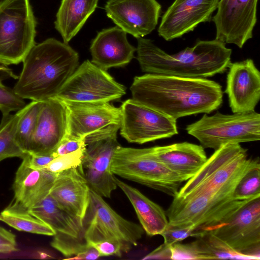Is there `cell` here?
<instances>
[{"label": "cell", "instance_id": "cell-1", "mask_svg": "<svg viewBox=\"0 0 260 260\" xmlns=\"http://www.w3.org/2000/svg\"><path fill=\"white\" fill-rule=\"evenodd\" d=\"M258 164L259 158H249L239 143L215 150L173 197L166 211L169 223L192 227L193 233L224 223L252 200H236L233 193L242 177Z\"/></svg>", "mask_w": 260, "mask_h": 260}, {"label": "cell", "instance_id": "cell-2", "mask_svg": "<svg viewBox=\"0 0 260 260\" xmlns=\"http://www.w3.org/2000/svg\"><path fill=\"white\" fill-rule=\"evenodd\" d=\"M130 90L133 100L176 120L210 113L223 101L221 86L206 78L146 74L134 78Z\"/></svg>", "mask_w": 260, "mask_h": 260}, {"label": "cell", "instance_id": "cell-3", "mask_svg": "<svg viewBox=\"0 0 260 260\" xmlns=\"http://www.w3.org/2000/svg\"><path fill=\"white\" fill-rule=\"evenodd\" d=\"M137 60L142 72L189 78H206L224 73L231 63L232 50L216 40H199L192 47L169 54L153 42L137 38Z\"/></svg>", "mask_w": 260, "mask_h": 260}, {"label": "cell", "instance_id": "cell-4", "mask_svg": "<svg viewBox=\"0 0 260 260\" xmlns=\"http://www.w3.org/2000/svg\"><path fill=\"white\" fill-rule=\"evenodd\" d=\"M78 53L54 38L35 45L23 62L13 88L23 99L42 102L55 97L79 66Z\"/></svg>", "mask_w": 260, "mask_h": 260}, {"label": "cell", "instance_id": "cell-5", "mask_svg": "<svg viewBox=\"0 0 260 260\" xmlns=\"http://www.w3.org/2000/svg\"><path fill=\"white\" fill-rule=\"evenodd\" d=\"M111 171L115 175L174 197L185 181L150 154L149 148L118 147L114 153Z\"/></svg>", "mask_w": 260, "mask_h": 260}, {"label": "cell", "instance_id": "cell-6", "mask_svg": "<svg viewBox=\"0 0 260 260\" xmlns=\"http://www.w3.org/2000/svg\"><path fill=\"white\" fill-rule=\"evenodd\" d=\"M37 22L29 0L0 1V63L23 62L36 45Z\"/></svg>", "mask_w": 260, "mask_h": 260}, {"label": "cell", "instance_id": "cell-7", "mask_svg": "<svg viewBox=\"0 0 260 260\" xmlns=\"http://www.w3.org/2000/svg\"><path fill=\"white\" fill-rule=\"evenodd\" d=\"M185 129L204 149L216 150L228 144L259 141L260 114L255 111L228 115L217 112L212 116L205 114Z\"/></svg>", "mask_w": 260, "mask_h": 260}, {"label": "cell", "instance_id": "cell-8", "mask_svg": "<svg viewBox=\"0 0 260 260\" xmlns=\"http://www.w3.org/2000/svg\"><path fill=\"white\" fill-rule=\"evenodd\" d=\"M83 219L84 238L89 244L109 240L118 243L123 253L136 246L144 231L141 225L125 219L91 189Z\"/></svg>", "mask_w": 260, "mask_h": 260}, {"label": "cell", "instance_id": "cell-9", "mask_svg": "<svg viewBox=\"0 0 260 260\" xmlns=\"http://www.w3.org/2000/svg\"><path fill=\"white\" fill-rule=\"evenodd\" d=\"M120 123L109 125L87 136L81 165L90 188L100 196L109 198L117 188L111 171L114 152L121 146L117 139Z\"/></svg>", "mask_w": 260, "mask_h": 260}, {"label": "cell", "instance_id": "cell-10", "mask_svg": "<svg viewBox=\"0 0 260 260\" xmlns=\"http://www.w3.org/2000/svg\"><path fill=\"white\" fill-rule=\"evenodd\" d=\"M126 93L124 86L89 60L81 64L55 98L71 102H109ZM55 98V97H54Z\"/></svg>", "mask_w": 260, "mask_h": 260}, {"label": "cell", "instance_id": "cell-11", "mask_svg": "<svg viewBox=\"0 0 260 260\" xmlns=\"http://www.w3.org/2000/svg\"><path fill=\"white\" fill-rule=\"evenodd\" d=\"M120 135L129 143L142 144L178 134L176 120L128 99L120 106Z\"/></svg>", "mask_w": 260, "mask_h": 260}, {"label": "cell", "instance_id": "cell-12", "mask_svg": "<svg viewBox=\"0 0 260 260\" xmlns=\"http://www.w3.org/2000/svg\"><path fill=\"white\" fill-rule=\"evenodd\" d=\"M236 251L260 259V197L250 200L211 231Z\"/></svg>", "mask_w": 260, "mask_h": 260}, {"label": "cell", "instance_id": "cell-13", "mask_svg": "<svg viewBox=\"0 0 260 260\" xmlns=\"http://www.w3.org/2000/svg\"><path fill=\"white\" fill-rule=\"evenodd\" d=\"M258 0H219L212 20L215 39L242 48L253 37L257 21Z\"/></svg>", "mask_w": 260, "mask_h": 260}, {"label": "cell", "instance_id": "cell-14", "mask_svg": "<svg viewBox=\"0 0 260 260\" xmlns=\"http://www.w3.org/2000/svg\"><path fill=\"white\" fill-rule=\"evenodd\" d=\"M105 9L117 26L138 38L155 28L161 6L156 0H108Z\"/></svg>", "mask_w": 260, "mask_h": 260}, {"label": "cell", "instance_id": "cell-15", "mask_svg": "<svg viewBox=\"0 0 260 260\" xmlns=\"http://www.w3.org/2000/svg\"><path fill=\"white\" fill-rule=\"evenodd\" d=\"M219 0H175L162 16L159 36L170 41L193 31L201 23L209 22Z\"/></svg>", "mask_w": 260, "mask_h": 260}, {"label": "cell", "instance_id": "cell-16", "mask_svg": "<svg viewBox=\"0 0 260 260\" xmlns=\"http://www.w3.org/2000/svg\"><path fill=\"white\" fill-rule=\"evenodd\" d=\"M68 131V110L66 103L53 98L42 101L28 152L53 154Z\"/></svg>", "mask_w": 260, "mask_h": 260}, {"label": "cell", "instance_id": "cell-17", "mask_svg": "<svg viewBox=\"0 0 260 260\" xmlns=\"http://www.w3.org/2000/svg\"><path fill=\"white\" fill-rule=\"evenodd\" d=\"M64 102L68 110L66 137L83 140L109 125L120 123V108L109 102Z\"/></svg>", "mask_w": 260, "mask_h": 260}, {"label": "cell", "instance_id": "cell-18", "mask_svg": "<svg viewBox=\"0 0 260 260\" xmlns=\"http://www.w3.org/2000/svg\"><path fill=\"white\" fill-rule=\"evenodd\" d=\"M224 92L233 113L254 111L260 99V73L251 59L229 66Z\"/></svg>", "mask_w": 260, "mask_h": 260}, {"label": "cell", "instance_id": "cell-19", "mask_svg": "<svg viewBox=\"0 0 260 260\" xmlns=\"http://www.w3.org/2000/svg\"><path fill=\"white\" fill-rule=\"evenodd\" d=\"M90 190L80 166L57 173L49 194L62 208L83 222L89 203Z\"/></svg>", "mask_w": 260, "mask_h": 260}, {"label": "cell", "instance_id": "cell-20", "mask_svg": "<svg viewBox=\"0 0 260 260\" xmlns=\"http://www.w3.org/2000/svg\"><path fill=\"white\" fill-rule=\"evenodd\" d=\"M126 34L117 26L99 32L90 47L91 62L105 71L128 64L136 48L129 44Z\"/></svg>", "mask_w": 260, "mask_h": 260}, {"label": "cell", "instance_id": "cell-21", "mask_svg": "<svg viewBox=\"0 0 260 260\" xmlns=\"http://www.w3.org/2000/svg\"><path fill=\"white\" fill-rule=\"evenodd\" d=\"M150 155L185 181L192 177L207 159L204 148L187 142L149 148Z\"/></svg>", "mask_w": 260, "mask_h": 260}, {"label": "cell", "instance_id": "cell-22", "mask_svg": "<svg viewBox=\"0 0 260 260\" xmlns=\"http://www.w3.org/2000/svg\"><path fill=\"white\" fill-rule=\"evenodd\" d=\"M56 176L45 169H32L22 160L13 184V201L29 209L50 194Z\"/></svg>", "mask_w": 260, "mask_h": 260}, {"label": "cell", "instance_id": "cell-23", "mask_svg": "<svg viewBox=\"0 0 260 260\" xmlns=\"http://www.w3.org/2000/svg\"><path fill=\"white\" fill-rule=\"evenodd\" d=\"M115 181L133 206L146 233L149 236L160 235L169 223L166 211L138 189L116 177Z\"/></svg>", "mask_w": 260, "mask_h": 260}, {"label": "cell", "instance_id": "cell-24", "mask_svg": "<svg viewBox=\"0 0 260 260\" xmlns=\"http://www.w3.org/2000/svg\"><path fill=\"white\" fill-rule=\"evenodd\" d=\"M28 211L32 215L49 225L55 234L84 239L83 222L62 208L50 194Z\"/></svg>", "mask_w": 260, "mask_h": 260}, {"label": "cell", "instance_id": "cell-25", "mask_svg": "<svg viewBox=\"0 0 260 260\" xmlns=\"http://www.w3.org/2000/svg\"><path fill=\"white\" fill-rule=\"evenodd\" d=\"M99 0H61L55 27L68 44L95 11Z\"/></svg>", "mask_w": 260, "mask_h": 260}, {"label": "cell", "instance_id": "cell-26", "mask_svg": "<svg viewBox=\"0 0 260 260\" xmlns=\"http://www.w3.org/2000/svg\"><path fill=\"white\" fill-rule=\"evenodd\" d=\"M196 240L187 243L189 259H252L232 249L211 231L194 233Z\"/></svg>", "mask_w": 260, "mask_h": 260}, {"label": "cell", "instance_id": "cell-27", "mask_svg": "<svg viewBox=\"0 0 260 260\" xmlns=\"http://www.w3.org/2000/svg\"><path fill=\"white\" fill-rule=\"evenodd\" d=\"M0 220L20 231L52 236L55 234L49 225L13 201L1 212Z\"/></svg>", "mask_w": 260, "mask_h": 260}, {"label": "cell", "instance_id": "cell-28", "mask_svg": "<svg viewBox=\"0 0 260 260\" xmlns=\"http://www.w3.org/2000/svg\"><path fill=\"white\" fill-rule=\"evenodd\" d=\"M26 105L14 114L3 115L0 123V161L13 157L22 159L27 154L20 148L15 140L18 123L25 111Z\"/></svg>", "mask_w": 260, "mask_h": 260}, {"label": "cell", "instance_id": "cell-29", "mask_svg": "<svg viewBox=\"0 0 260 260\" xmlns=\"http://www.w3.org/2000/svg\"><path fill=\"white\" fill-rule=\"evenodd\" d=\"M51 245L59 251L66 259H96L101 257L98 251L84 239L55 234Z\"/></svg>", "mask_w": 260, "mask_h": 260}, {"label": "cell", "instance_id": "cell-30", "mask_svg": "<svg viewBox=\"0 0 260 260\" xmlns=\"http://www.w3.org/2000/svg\"><path fill=\"white\" fill-rule=\"evenodd\" d=\"M42 102L34 101L26 105L20 117L15 134V140L20 148L28 153L34 133Z\"/></svg>", "mask_w": 260, "mask_h": 260}, {"label": "cell", "instance_id": "cell-31", "mask_svg": "<svg viewBox=\"0 0 260 260\" xmlns=\"http://www.w3.org/2000/svg\"><path fill=\"white\" fill-rule=\"evenodd\" d=\"M235 199L245 200L260 197V164L251 168L236 186Z\"/></svg>", "mask_w": 260, "mask_h": 260}, {"label": "cell", "instance_id": "cell-32", "mask_svg": "<svg viewBox=\"0 0 260 260\" xmlns=\"http://www.w3.org/2000/svg\"><path fill=\"white\" fill-rule=\"evenodd\" d=\"M85 147L75 151L55 157L45 168L52 173H57L66 170L79 167L81 165Z\"/></svg>", "mask_w": 260, "mask_h": 260}, {"label": "cell", "instance_id": "cell-33", "mask_svg": "<svg viewBox=\"0 0 260 260\" xmlns=\"http://www.w3.org/2000/svg\"><path fill=\"white\" fill-rule=\"evenodd\" d=\"M25 102L13 90L4 85L0 79V110L3 115L18 111L25 106Z\"/></svg>", "mask_w": 260, "mask_h": 260}, {"label": "cell", "instance_id": "cell-34", "mask_svg": "<svg viewBox=\"0 0 260 260\" xmlns=\"http://www.w3.org/2000/svg\"><path fill=\"white\" fill-rule=\"evenodd\" d=\"M193 233L192 227L174 225L168 223L160 235L164 238V243L172 245L192 236Z\"/></svg>", "mask_w": 260, "mask_h": 260}, {"label": "cell", "instance_id": "cell-35", "mask_svg": "<svg viewBox=\"0 0 260 260\" xmlns=\"http://www.w3.org/2000/svg\"><path fill=\"white\" fill-rule=\"evenodd\" d=\"M89 244L98 251L101 256L116 255L120 257L123 253L121 245L114 241L105 240Z\"/></svg>", "mask_w": 260, "mask_h": 260}, {"label": "cell", "instance_id": "cell-36", "mask_svg": "<svg viewBox=\"0 0 260 260\" xmlns=\"http://www.w3.org/2000/svg\"><path fill=\"white\" fill-rule=\"evenodd\" d=\"M85 147L84 139L80 140L65 137L53 153L56 157L68 154Z\"/></svg>", "mask_w": 260, "mask_h": 260}, {"label": "cell", "instance_id": "cell-37", "mask_svg": "<svg viewBox=\"0 0 260 260\" xmlns=\"http://www.w3.org/2000/svg\"><path fill=\"white\" fill-rule=\"evenodd\" d=\"M54 158L53 154H37L28 152L22 160L32 169L43 170Z\"/></svg>", "mask_w": 260, "mask_h": 260}, {"label": "cell", "instance_id": "cell-38", "mask_svg": "<svg viewBox=\"0 0 260 260\" xmlns=\"http://www.w3.org/2000/svg\"><path fill=\"white\" fill-rule=\"evenodd\" d=\"M17 250L15 235L0 226V253H8Z\"/></svg>", "mask_w": 260, "mask_h": 260}, {"label": "cell", "instance_id": "cell-39", "mask_svg": "<svg viewBox=\"0 0 260 260\" xmlns=\"http://www.w3.org/2000/svg\"><path fill=\"white\" fill-rule=\"evenodd\" d=\"M171 246L164 243L145 255L142 259H171Z\"/></svg>", "mask_w": 260, "mask_h": 260}]
</instances>
